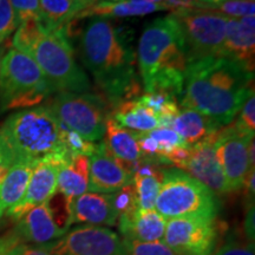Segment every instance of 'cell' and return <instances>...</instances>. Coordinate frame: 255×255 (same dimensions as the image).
I'll use <instances>...</instances> for the list:
<instances>
[{"mask_svg": "<svg viewBox=\"0 0 255 255\" xmlns=\"http://www.w3.org/2000/svg\"><path fill=\"white\" fill-rule=\"evenodd\" d=\"M115 196V208H116L119 216L126 213L132 212L138 208L137 206V200H136V193L133 184H128V186L123 187L122 189H120L116 193H114Z\"/></svg>", "mask_w": 255, "mask_h": 255, "instance_id": "obj_36", "label": "cell"}, {"mask_svg": "<svg viewBox=\"0 0 255 255\" xmlns=\"http://www.w3.org/2000/svg\"><path fill=\"white\" fill-rule=\"evenodd\" d=\"M37 163L15 161L0 182V218L23 199L32 171Z\"/></svg>", "mask_w": 255, "mask_h": 255, "instance_id": "obj_23", "label": "cell"}, {"mask_svg": "<svg viewBox=\"0 0 255 255\" xmlns=\"http://www.w3.org/2000/svg\"><path fill=\"white\" fill-rule=\"evenodd\" d=\"M136 58L146 94L182 96L189 63L182 30L173 14L156 18L146 25Z\"/></svg>", "mask_w": 255, "mask_h": 255, "instance_id": "obj_3", "label": "cell"}, {"mask_svg": "<svg viewBox=\"0 0 255 255\" xmlns=\"http://www.w3.org/2000/svg\"><path fill=\"white\" fill-rule=\"evenodd\" d=\"M47 246L52 255H129L122 237L95 226L72 228Z\"/></svg>", "mask_w": 255, "mask_h": 255, "instance_id": "obj_11", "label": "cell"}, {"mask_svg": "<svg viewBox=\"0 0 255 255\" xmlns=\"http://www.w3.org/2000/svg\"><path fill=\"white\" fill-rule=\"evenodd\" d=\"M110 117L121 127L137 132H148L159 127L157 115L141 98L119 102Z\"/></svg>", "mask_w": 255, "mask_h": 255, "instance_id": "obj_24", "label": "cell"}, {"mask_svg": "<svg viewBox=\"0 0 255 255\" xmlns=\"http://www.w3.org/2000/svg\"><path fill=\"white\" fill-rule=\"evenodd\" d=\"M253 139L254 135L239 131L234 122L231 127H222L216 132V155L229 191L244 188L248 173L254 168L250 162V144Z\"/></svg>", "mask_w": 255, "mask_h": 255, "instance_id": "obj_12", "label": "cell"}, {"mask_svg": "<svg viewBox=\"0 0 255 255\" xmlns=\"http://www.w3.org/2000/svg\"><path fill=\"white\" fill-rule=\"evenodd\" d=\"M145 133L157 146V163H165V157L175 149L189 146L173 128H156Z\"/></svg>", "mask_w": 255, "mask_h": 255, "instance_id": "obj_28", "label": "cell"}, {"mask_svg": "<svg viewBox=\"0 0 255 255\" xmlns=\"http://www.w3.org/2000/svg\"><path fill=\"white\" fill-rule=\"evenodd\" d=\"M254 73L226 57L189 63L181 108L194 109L225 127L235 120L253 91Z\"/></svg>", "mask_w": 255, "mask_h": 255, "instance_id": "obj_2", "label": "cell"}, {"mask_svg": "<svg viewBox=\"0 0 255 255\" xmlns=\"http://www.w3.org/2000/svg\"><path fill=\"white\" fill-rule=\"evenodd\" d=\"M17 27L15 15L9 0H0V44L4 43Z\"/></svg>", "mask_w": 255, "mask_h": 255, "instance_id": "obj_35", "label": "cell"}, {"mask_svg": "<svg viewBox=\"0 0 255 255\" xmlns=\"http://www.w3.org/2000/svg\"><path fill=\"white\" fill-rule=\"evenodd\" d=\"M222 57L229 58L254 73L255 17L228 18Z\"/></svg>", "mask_w": 255, "mask_h": 255, "instance_id": "obj_17", "label": "cell"}, {"mask_svg": "<svg viewBox=\"0 0 255 255\" xmlns=\"http://www.w3.org/2000/svg\"><path fill=\"white\" fill-rule=\"evenodd\" d=\"M212 255H255L254 242L248 241L247 244L229 237L228 240Z\"/></svg>", "mask_w": 255, "mask_h": 255, "instance_id": "obj_37", "label": "cell"}, {"mask_svg": "<svg viewBox=\"0 0 255 255\" xmlns=\"http://www.w3.org/2000/svg\"><path fill=\"white\" fill-rule=\"evenodd\" d=\"M246 234L250 242H254V205L251 206L246 218Z\"/></svg>", "mask_w": 255, "mask_h": 255, "instance_id": "obj_41", "label": "cell"}, {"mask_svg": "<svg viewBox=\"0 0 255 255\" xmlns=\"http://www.w3.org/2000/svg\"><path fill=\"white\" fill-rule=\"evenodd\" d=\"M124 242L129 255H178L165 246L163 242H136L129 240H124Z\"/></svg>", "mask_w": 255, "mask_h": 255, "instance_id": "obj_33", "label": "cell"}, {"mask_svg": "<svg viewBox=\"0 0 255 255\" xmlns=\"http://www.w3.org/2000/svg\"><path fill=\"white\" fill-rule=\"evenodd\" d=\"M155 209L165 220L203 218L214 220L220 201L212 190L181 169L163 170Z\"/></svg>", "mask_w": 255, "mask_h": 255, "instance_id": "obj_6", "label": "cell"}, {"mask_svg": "<svg viewBox=\"0 0 255 255\" xmlns=\"http://www.w3.org/2000/svg\"><path fill=\"white\" fill-rule=\"evenodd\" d=\"M104 1H109V2H116V1H121V0H104Z\"/></svg>", "mask_w": 255, "mask_h": 255, "instance_id": "obj_44", "label": "cell"}, {"mask_svg": "<svg viewBox=\"0 0 255 255\" xmlns=\"http://www.w3.org/2000/svg\"><path fill=\"white\" fill-rule=\"evenodd\" d=\"M47 107L60 126L77 132L87 141L95 143L104 136L109 114L100 96L88 92H57Z\"/></svg>", "mask_w": 255, "mask_h": 255, "instance_id": "obj_8", "label": "cell"}, {"mask_svg": "<svg viewBox=\"0 0 255 255\" xmlns=\"http://www.w3.org/2000/svg\"><path fill=\"white\" fill-rule=\"evenodd\" d=\"M62 164H64L62 161L52 157L38 162L32 171L23 199L8 209L6 215L18 221L28 210L49 202L57 193V178Z\"/></svg>", "mask_w": 255, "mask_h": 255, "instance_id": "obj_14", "label": "cell"}, {"mask_svg": "<svg viewBox=\"0 0 255 255\" xmlns=\"http://www.w3.org/2000/svg\"><path fill=\"white\" fill-rule=\"evenodd\" d=\"M131 38L127 28L116 27L108 19L95 17L87 24L79 39L83 64L113 102L135 100L138 94L137 58Z\"/></svg>", "mask_w": 255, "mask_h": 255, "instance_id": "obj_1", "label": "cell"}, {"mask_svg": "<svg viewBox=\"0 0 255 255\" xmlns=\"http://www.w3.org/2000/svg\"><path fill=\"white\" fill-rule=\"evenodd\" d=\"M234 126L239 131L252 133L254 135L255 131V97L254 90L251 92L247 100L242 104L240 109L239 119L233 121Z\"/></svg>", "mask_w": 255, "mask_h": 255, "instance_id": "obj_31", "label": "cell"}, {"mask_svg": "<svg viewBox=\"0 0 255 255\" xmlns=\"http://www.w3.org/2000/svg\"><path fill=\"white\" fill-rule=\"evenodd\" d=\"M196 1L201 5V8H214L225 0H196Z\"/></svg>", "mask_w": 255, "mask_h": 255, "instance_id": "obj_42", "label": "cell"}, {"mask_svg": "<svg viewBox=\"0 0 255 255\" xmlns=\"http://www.w3.org/2000/svg\"><path fill=\"white\" fill-rule=\"evenodd\" d=\"M104 135L105 139L103 143L108 152L133 174L136 163L142 159V154L137 142L138 132L121 127L109 115L105 124Z\"/></svg>", "mask_w": 255, "mask_h": 255, "instance_id": "obj_20", "label": "cell"}, {"mask_svg": "<svg viewBox=\"0 0 255 255\" xmlns=\"http://www.w3.org/2000/svg\"><path fill=\"white\" fill-rule=\"evenodd\" d=\"M89 188V156L75 155L60 165L57 178V191L69 207L76 197L87 193Z\"/></svg>", "mask_w": 255, "mask_h": 255, "instance_id": "obj_21", "label": "cell"}, {"mask_svg": "<svg viewBox=\"0 0 255 255\" xmlns=\"http://www.w3.org/2000/svg\"><path fill=\"white\" fill-rule=\"evenodd\" d=\"M163 170L157 163L139 159L133 168L132 184L135 188L137 206L139 209H155Z\"/></svg>", "mask_w": 255, "mask_h": 255, "instance_id": "obj_25", "label": "cell"}, {"mask_svg": "<svg viewBox=\"0 0 255 255\" xmlns=\"http://www.w3.org/2000/svg\"><path fill=\"white\" fill-rule=\"evenodd\" d=\"M119 213L115 208L114 194L87 191L76 197L70 205L68 226L81 223L84 226H115Z\"/></svg>", "mask_w": 255, "mask_h": 255, "instance_id": "obj_16", "label": "cell"}, {"mask_svg": "<svg viewBox=\"0 0 255 255\" xmlns=\"http://www.w3.org/2000/svg\"><path fill=\"white\" fill-rule=\"evenodd\" d=\"M0 139L14 162L38 163L52 157L65 163L72 157L64 142L63 127L47 105L12 114L0 129Z\"/></svg>", "mask_w": 255, "mask_h": 255, "instance_id": "obj_4", "label": "cell"}, {"mask_svg": "<svg viewBox=\"0 0 255 255\" xmlns=\"http://www.w3.org/2000/svg\"><path fill=\"white\" fill-rule=\"evenodd\" d=\"M98 0H39L41 25L52 31L72 21Z\"/></svg>", "mask_w": 255, "mask_h": 255, "instance_id": "obj_26", "label": "cell"}, {"mask_svg": "<svg viewBox=\"0 0 255 255\" xmlns=\"http://www.w3.org/2000/svg\"><path fill=\"white\" fill-rule=\"evenodd\" d=\"M17 28L18 30L13 37V46L15 50L21 51L26 55H28L33 44L41 36V33L46 30L41 25L39 19H30V20L24 21Z\"/></svg>", "mask_w": 255, "mask_h": 255, "instance_id": "obj_29", "label": "cell"}, {"mask_svg": "<svg viewBox=\"0 0 255 255\" xmlns=\"http://www.w3.org/2000/svg\"><path fill=\"white\" fill-rule=\"evenodd\" d=\"M215 220L182 218L167 220L163 244L178 255H212L218 242Z\"/></svg>", "mask_w": 255, "mask_h": 255, "instance_id": "obj_10", "label": "cell"}, {"mask_svg": "<svg viewBox=\"0 0 255 255\" xmlns=\"http://www.w3.org/2000/svg\"><path fill=\"white\" fill-rule=\"evenodd\" d=\"M9 2L13 8L18 26L30 19H39V0H9Z\"/></svg>", "mask_w": 255, "mask_h": 255, "instance_id": "obj_34", "label": "cell"}, {"mask_svg": "<svg viewBox=\"0 0 255 255\" xmlns=\"http://www.w3.org/2000/svg\"><path fill=\"white\" fill-rule=\"evenodd\" d=\"M228 18H244L254 15V0H225L219 6L214 7Z\"/></svg>", "mask_w": 255, "mask_h": 255, "instance_id": "obj_30", "label": "cell"}, {"mask_svg": "<svg viewBox=\"0 0 255 255\" xmlns=\"http://www.w3.org/2000/svg\"><path fill=\"white\" fill-rule=\"evenodd\" d=\"M19 244H21V242L14 233L6 235L4 238H0V255H7L8 252Z\"/></svg>", "mask_w": 255, "mask_h": 255, "instance_id": "obj_40", "label": "cell"}, {"mask_svg": "<svg viewBox=\"0 0 255 255\" xmlns=\"http://www.w3.org/2000/svg\"><path fill=\"white\" fill-rule=\"evenodd\" d=\"M7 255H52L47 245L43 246H28L19 244L8 252Z\"/></svg>", "mask_w": 255, "mask_h": 255, "instance_id": "obj_38", "label": "cell"}, {"mask_svg": "<svg viewBox=\"0 0 255 255\" xmlns=\"http://www.w3.org/2000/svg\"><path fill=\"white\" fill-rule=\"evenodd\" d=\"M165 6L150 2H133L129 0H121L116 2H109L100 0L90 7L81 12L75 19L85 17H138L145 15L152 12L167 11Z\"/></svg>", "mask_w": 255, "mask_h": 255, "instance_id": "obj_27", "label": "cell"}, {"mask_svg": "<svg viewBox=\"0 0 255 255\" xmlns=\"http://www.w3.org/2000/svg\"><path fill=\"white\" fill-rule=\"evenodd\" d=\"M132 183V173L114 158L104 143L89 156V188L92 193L114 194Z\"/></svg>", "mask_w": 255, "mask_h": 255, "instance_id": "obj_15", "label": "cell"}, {"mask_svg": "<svg viewBox=\"0 0 255 255\" xmlns=\"http://www.w3.org/2000/svg\"><path fill=\"white\" fill-rule=\"evenodd\" d=\"M28 56L39 66L53 92L83 94L91 89L88 75L76 62L64 26L44 31Z\"/></svg>", "mask_w": 255, "mask_h": 255, "instance_id": "obj_5", "label": "cell"}, {"mask_svg": "<svg viewBox=\"0 0 255 255\" xmlns=\"http://www.w3.org/2000/svg\"><path fill=\"white\" fill-rule=\"evenodd\" d=\"M120 232L124 240L163 242L167 220L156 209H139L119 216Z\"/></svg>", "mask_w": 255, "mask_h": 255, "instance_id": "obj_19", "label": "cell"}, {"mask_svg": "<svg viewBox=\"0 0 255 255\" xmlns=\"http://www.w3.org/2000/svg\"><path fill=\"white\" fill-rule=\"evenodd\" d=\"M173 15L182 30L188 63L208 57H222L228 17L213 12H197L195 9L178 12Z\"/></svg>", "mask_w": 255, "mask_h": 255, "instance_id": "obj_9", "label": "cell"}, {"mask_svg": "<svg viewBox=\"0 0 255 255\" xmlns=\"http://www.w3.org/2000/svg\"><path fill=\"white\" fill-rule=\"evenodd\" d=\"M52 92L30 56L15 49L4 56L0 66V111L33 108Z\"/></svg>", "mask_w": 255, "mask_h": 255, "instance_id": "obj_7", "label": "cell"}, {"mask_svg": "<svg viewBox=\"0 0 255 255\" xmlns=\"http://www.w3.org/2000/svg\"><path fill=\"white\" fill-rule=\"evenodd\" d=\"M13 163L14 159L12 157L11 152L8 151V149L6 148V145L0 139V182L6 176V174H7V171Z\"/></svg>", "mask_w": 255, "mask_h": 255, "instance_id": "obj_39", "label": "cell"}, {"mask_svg": "<svg viewBox=\"0 0 255 255\" xmlns=\"http://www.w3.org/2000/svg\"><path fill=\"white\" fill-rule=\"evenodd\" d=\"M4 58V47L0 44V66H1V60Z\"/></svg>", "mask_w": 255, "mask_h": 255, "instance_id": "obj_43", "label": "cell"}, {"mask_svg": "<svg viewBox=\"0 0 255 255\" xmlns=\"http://www.w3.org/2000/svg\"><path fill=\"white\" fill-rule=\"evenodd\" d=\"M171 128L191 146L219 131L222 126L200 111L180 107Z\"/></svg>", "mask_w": 255, "mask_h": 255, "instance_id": "obj_22", "label": "cell"}, {"mask_svg": "<svg viewBox=\"0 0 255 255\" xmlns=\"http://www.w3.org/2000/svg\"><path fill=\"white\" fill-rule=\"evenodd\" d=\"M63 138L64 142H65L66 148H68L69 152L72 156H90L91 154H94L96 148H97V144H95L94 142L87 141L81 135H78L77 132L65 129V128H63Z\"/></svg>", "mask_w": 255, "mask_h": 255, "instance_id": "obj_32", "label": "cell"}, {"mask_svg": "<svg viewBox=\"0 0 255 255\" xmlns=\"http://www.w3.org/2000/svg\"><path fill=\"white\" fill-rule=\"evenodd\" d=\"M69 229L60 227L56 221L50 201L34 207L18 220L14 234L21 241L30 242L37 246L49 245L58 240Z\"/></svg>", "mask_w": 255, "mask_h": 255, "instance_id": "obj_18", "label": "cell"}, {"mask_svg": "<svg viewBox=\"0 0 255 255\" xmlns=\"http://www.w3.org/2000/svg\"><path fill=\"white\" fill-rule=\"evenodd\" d=\"M216 132L190 146L189 157L182 169L214 194L222 195L231 191L216 155Z\"/></svg>", "mask_w": 255, "mask_h": 255, "instance_id": "obj_13", "label": "cell"}]
</instances>
